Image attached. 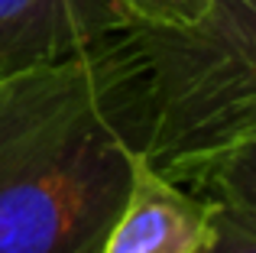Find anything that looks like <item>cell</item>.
Returning <instances> with one entry per match:
<instances>
[{
	"label": "cell",
	"instance_id": "1",
	"mask_svg": "<svg viewBox=\"0 0 256 253\" xmlns=\"http://www.w3.org/2000/svg\"><path fill=\"white\" fill-rule=\"evenodd\" d=\"M143 130L126 26L0 78V253H100Z\"/></svg>",
	"mask_w": 256,
	"mask_h": 253
},
{
	"label": "cell",
	"instance_id": "2",
	"mask_svg": "<svg viewBox=\"0 0 256 253\" xmlns=\"http://www.w3.org/2000/svg\"><path fill=\"white\" fill-rule=\"evenodd\" d=\"M143 78V152L162 172L256 140V0L182 23H126Z\"/></svg>",
	"mask_w": 256,
	"mask_h": 253
},
{
	"label": "cell",
	"instance_id": "3",
	"mask_svg": "<svg viewBox=\"0 0 256 253\" xmlns=\"http://www.w3.org/2000/svg\"><path fill=\"white\" fill-rule=\"evenodd\" d=\"M211 214V195L175 182L140 150L124 204L100 244V253H194L208 234Z\"/></svg>",
	"mask_w": 256,
	"mask_h": 253
},
{
	"label": "cell",
	"instance_id": "4",
	"mask_svg": "<svg viewBox=\"0 0 256 253\" xmlns=\"http://www.w3.org/2000/svg\"><path fill=\"white\" fill-rule=\"evenodd\" d=\"M124 26L114 0H0V78L58 62Z\"/></svg>",
	"mask_w": 256,
	"mask_h": 253
},
{
	"label": "cell",
	"instance_id": "5",
	"mask_svg": "<svg viewBox=\"0 0 256 253\" xmlns=\"http://www.w3.org/2000/svg\"><path fill=\"white\" fill-rule=\"evenodd\" d=\"M169 176L188 188L204 192V195L227 202L256 218V140L204 159L182 162L169 169Z\"/></svg>",
	"mask_w": 256,
	"mask_h": 253
},
{
	"label": "cell",
	"instance_id": "6",
	"mask_svg": "<svg viewBox=\"0 0 256 253\" xmlns=\"http://www.w3.org/2000/svg\"><path fill=\"white\" fill-rule=\"evenodd\" d=\"M194 253H256V218L214 198L208 234Z\"/></svg>",
	"mask_w": 256,
	"mask_h": 253
},
{
	"label": "cell",
	"instance_id": "7",
	"mask_svg": "<svg viewBox=\"0 0 256 253\" xmlns=\"http://www.w3.org/2000/svg\"><path fill=\"white\" fill-rule=\"evenodd\" d=\"M126 23H182L201 10L204 0H114Z\"/></svg>",
	"mask_w": 256,
	"mask_h": 253
}]
</instances>
